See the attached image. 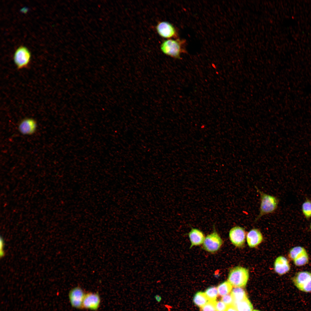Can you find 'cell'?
<instances>
[{"instance_id": "1", "label": "cell", "mask_w": 311, "mask_h": 311, "mask_svg": "<svg viewBox=\"0 0 311 311\" xmlns=\"http://www.w3.org/2000/svg\"><path fill=\"white\" fill-rule=\"evenodd\" d=\"M255 187L260 200L259 213L255 220L256 221L264 215L274 213L278 208L279 200L276 196L264 193L256 186Z\"/></svg>"}, {"instance_id": "2", "label": "cell", "mask_w": 311, "mask_h": 311, "mask_svg": "<svg viewBox=\"0 0 311 311\" xmlns=\"http://www.w3.org/2000/svg\"><path fill=\"white\" fill-rule=\"evenodd\" d=\"M249 277V272L247 269L237 266L230 270L228 281L234 287H242L246 285Z\"/></svg>"}, {"instance_id": "3", "label": "cell", "mask_w": 311, "mask_h": 311, "mask_svg": "<svg viewBox=\"0 0 311 311\" xmlns=\"http://www.w3.org/2000/svg\"><path fill=\"white\" fill-rule=\"evenodd\" d=\"M184 41L179 39H168L164 41L161 45L162 52L173 58L180 59L181 53L184 51L182 45Z\"/></svg>"}, {"instance_id": "4", "label": "cell", "mask_w": 311, "mask_h": 311, "mask_svg": "<svg viewBox=\"0 0 311 311\" xmlns=\"http://www.w3.org/2000/svg\"><path fill=\"white\" fill-rule=\"evenodd\" d=\"M295 286L302 292H311V272L307 271L297 272L291 278Z\"/></svg>"}, {"instance_id": "5", "label": "cell", "mask_w": 311, "mask_h": 311, "mask_svg": "<svg viewBox=\"0 0 311 311\" xmlns=\"http://www.w3.org/2000/svg\"><path fill=\"white\" fill-rule=\"evenodd\" d=\"M31 60V53L26 47L21 45L16 49L13 56V60L18 69L27 67L30 63Z\"/></svg>"}, {"instance_id": "6", "label": "cell", "mask_w": 311, "mask_h": 311, "mask_svg": "<svg viewBox=\"0 0 311 311\" xmlns=\"http://www.w3.org/2000/svg\"><path fill=\"white\" fill-rule=\"evenodd\" d=\"M214 229L213 232L205 237L202 245L204 249L212 253L218 251L223 244L221 238Z\"/></svg>"}, {"instance_id": "7", "label": "cell", "mask_w": 311, "mask_h": 311, "mask_svg": "<svg viewBox=\"0 0 311 311\" xmlns=\"http://www.w3.org/2000/svg\"><path fill=\"white\" fill-rule=\"evenodd\" d=\"M230 240L235 246L242 247L245 242L246 232L244 228L237 226L232 228L229 233Z\"/></svg>"}, {"instance_id": "8", "label": "cell", "mask_w": 311, "mask_h": 311, "mask_svg": "<svg viewBox=\"0 0 311 311\" xmlns=\"http://www.w3.org/2000/svg\"><path fill=\"white\" fill-rule=\"evenodd\" d=\"M85 294L79 286L72 289L69 293V298L71 306L78 309L82 308V304Z\"/></svg>"}, {"instance_id": "9", "label": "cell", "mask_w": 311, "mask_h": 311, "mask_svg": "<svg viewBox=\"0 0 311 311\" xmlns=\"http://www.w3.org/2000/svg\"><path fill=\"white\" fill-rule=\"evenodd\" d=\"M100 301V298L98 293H88L85 294L82 308L96 310L99 306Z\"/></svg>"}, {"instance_id": "10", "label": "cell", "mask_w": 311, "mask_h": 311, "mask_svg": "<svg viewBox=\"0 0 311 311\" xmlns=\"http://www.w3.org/2000/svg\"><path fill=\"white\" fill-rule=\"evenodd\" d=\"M37 127V123L35 120L31 118H26L23 119L20 122L18 129L21 134L30 135L35 132Z\"/></svg>"}, {"instance_id": "11", "label": "cell", "mask_w": 311, "mask_h": 311, "mask_svg": "<svg viewBox=\"0 0 311 311\" xmlns=\"http://www.w3.org/2000/svg\"><path fill=\"white\" fill-rule=\"evenodd\" d=\"M157 32L161 37L169 38L176 36L177 32L174 27L167 22H159L156 27Z\"/></svg>"}, {"instance_id": "12", "label": "cell", "mask_w": 311, "mask_h": 311, "mask_svg": "<svg viewBox=\"0 0 311 311\" xmlns=\"http://www.w3.org/2000/svg\"><path fill=\"white\" fill-rule=\"evenodd\" d=\"M274 267L275 272L280 275L286 274L291 269L289 261L282 256H279L276 259Z\"/></svg>"}, {"instance_id": "13", "label": "cell", "mask_w": 311, "mask_h": 311, "mask_svg": "<svg viewBox=\"0 0 311 311\" xmlns=\"http://www.w3.org/2000/svg\"><path fill=\"white\" fill-rule=\"evenodd\" d=\"M246 240L249 246L254 248L258 245L262 241L263 237L260 230L257 228L251 230L246 235Z\"/></svg>"}, {"instance_id": "14", "label": "cell", "mask_w": 311, "mask_h": 311, "mask_svg": "<svg viewBox=\"0 0 311 311\" xmlns=\"http://www.w3.org/2000/svg\"><path fill=\"white\" fill-rule=\"evenodd\" d=\"M188 235L191 243L190 248L193 246H198L203 244L205 238L203 233L196 228H192Z\"/></svg>"}, {"instance_id": "15", "label": "cell", "mask_w": 311, "mask_h": 311, "mask_svg": "<svg viewBox=\"0 0 311 311\" xmlns=\"http://www.w3.org/2000/svg\"><path fill=\"white\" fill-rule=\"evenodd\" d=\"M238 311H253V306L247 297L234 304Z\"/></svg>"}, {"instance_id": "16", "label": "cell", "mask_w": 311, "mask_h": 311, "mask_svg": "<svg viewBox=\"0 0 311 311\" xmlns=\"http://www.w3.org/2000/svg\"><path fill=\"white\" fill-rule=\"evenodd\" d=\"M306 252V250L303 247L296 246L290 250L288 256L290 259L293 261Z\"/></svg>"}, {"instance_id": "17", "label": "cell", "mask_w": 311, "mask_h": 311, "mask_svg": "<svg viewBox=\"0 0 311 311\" xmlns=\"http://www.w3.org/2000/svg\"><path fill=\"white\" fill-rule=\"evenodd\" d=\"M231 294L234 299V304L247 297L245 291L242 287H235L232 289Z\"/></svg>"}, {"instance_id": "18", "label": "cell", "mask_w": 311, "mask_h": 311, "mask_svg": "<svg viewBox=\"0 0 311 311\" xmlns=\"http://www.w3.org/2000/svg\"><path fill=\"white\" fill-rule=\"evenodd\" d=\"M232 288V285L228 281H226L219 284L217 288L219 295L223 297L229 294Z\"/></svg>"}, {"instance_id": "19", "label": "cell", "mask_w": 311, "mask_h": 311, "mask_svg": "<svg viewBox=\"0 0 311 311\" xmlns=\"http://www.w3.org/2000/svg\"><path fill=\"white\" fill-rule=\"evenodd\" d=\"M194 302L197 306L202 307L208 301L205 293L198 292L197 293L194 298Z\"/></svg>"}, {"instance_id": "20", "label": "cell", "mask_w": 311, "mask_h": 311, "mask_svg": "<svg viewBox=\"0 0 311 311\" xmlns=\"http://www.w3.org/2000/svg\"><path fill=\"white\" fill-rule=\"evenodd\" d=\"M309 261V257L307 252L293 261L294 264L297 266L306 265L308 263Z\"/></svg>"}, {"instance_id": "21", "label": "cell", "mask_w": 311, "mask_h": 311, "mask_svg": "<svg viewBox=\"0 0 311 311\" xmlns=\"http://www.w3.org/2000/svg\"><path fill=\"white\" fill-rule=\"evenodd\" d=\"M205 293L209 301H215L218 294L217 288L214 287L207 289Z\"/></svg>"}, {"instance_id": "22", "label": "cell", "mask_w": 311, "mask_h": 311, "mask_svg": "<svg viewBox=\"0 0 311 311\" xmlns=\"http://www.w3.org/2000/svg\"><path fill=\"white\" fill-rule=\"evenodd\" d=\"M302 211L303 215L307 219L311 217V201L306 200L303 203Z\"/></svg>"}, {"instance_id": "23", "label": "cell", "mask_w": 311, "mask_h": 311, "mask_svg": "<svg viewBox=\"0 0 311 311\" xmlns=\"http://www.w3.org/2000/svg\"><path fill=\"white\" fill-rule=\"evenodd\" d=\"M216 301H209L201 307V311H216L215 308Z\"/></svg>"}, {"instance_id": "24", "label": "cell", "mask_w": 311, "mask_h": 311, "mask_svg": "<svg viewBox=\"0 0 311 311\" xmlns=\"http://www.w3.org/2000/svg\"><path fill=\"white\" fill-rule=\"evenodd\" d=\"M221 300L227 306L234 304V299L231 294L223 296Z\"/></svg>"}, {"instance_id": "25", "label": "cell", "mask_w": 311, "mask_h": 311, "mask_svg": "<svg viewBox=\"0 0 311 311\" xmlns=\"http://www.w3.org/2000/svg\"><path fill=\"white\" fill-rule=\"evenodd\" d=\"M227 306L222 300L216 301L215 308L216 311H226Z\"/></svg>"}, {"instance_id": "26", "label": "cell", "mask_w": 311, "mask_h": 311, "mask_svg": "<svg viewBox=\"0 0 311 311\" xmlns=\"http://www.w3.org/2000/svg\"><path fill=\"white\" fill-rule=\"evenodd\" d=\"M226 311H238L237 310L234 305L228 306Z\"/></svg>"}, {"instance_id": "27", "label": "cell", "mask_w": 311, "mask_h": 311, "mask_svg": "<svg viewBox=\"0 0 311 311\" xmlns=\"http://www.w3.org/2000/svg\"><path fill=\"white\" fill-rule=\"evenodd\" d=\"M154 297L157 302H160L162 300V298L161 296L159 295H157L155 296Z\"/></svg>"}, {"instance_id": "28", "label": "cell", "mask_w": 311, "mask_h": 311, "mask_svg": "<svg viewBox=\"0 0 311 311\" xmlns=\"http://www.w3.org/2000/svg\"><path fill=\"white\" fill-rule=\"evenodd\" d=\"M253 311H259V310H253Z\"/></svg>"}, {"instance_id": "29", "label": "cell", "mask_w": 311, "mask_h": 311, "mask_svg": "<svg viewBox=\"0 0 311 311\" xmlns=\"http://www.w3.org/2000/svg\"><path fill=\"white\" fill-rule=\"evenodd\" d=\"M310 228L311 230V223H310Z\"/></svg>"}]
</instances>
